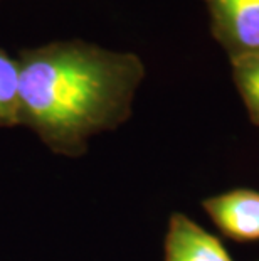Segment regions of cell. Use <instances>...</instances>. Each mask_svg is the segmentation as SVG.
I'll list each match as a JSON object with an SVG mask.
<instances>
[{
    "label": "cell",
    "instance_id": "8992f818",
    "mask_svg": "<svg viewBox=\"0 0 259 261\" xmlns=\"http://www.w3.org/2000/svg\"><path fill=\"white\" fill-rule=\"evenodd\" d=\"M20 125L19 63L0 49V128Z\"/></svg>",
    "mask_w": 259,
    "mask_h": 261
},
{
    "label": "cell",
    "instance_id": "5b68a950",
    "mask_svg": "<svg viewBox=\"0 0 259 261\" xmlns=\"http://www.w3.org/2000/svg\"><path fill=\"white\" fill-rule=\"evenodd\" d=\"M231 77L249 120L259 126V51L229 61Z\"/></svg>",
    "mask_w": 259,
    "mask_h": 261
},
{
    "label": "cell",
    "instance_id": "3957f363",
    "mask_svg": "<svg viewBox=\"0 0 259 261\" xmlns=\"http://www.w3.org/2000/svg\"><path fill=\"white\" fill-rule=\"evenodd\" d=\"M220 232L236 241H259V191L233 189L202 201Z\"/></svg>",
    "mask_w": 259,
    "mask_h": 261
},
{
    "label": "cell",
    "instance_id": "277c9868",
    "mask_svg": "<svg viewBox=\"0 0 259 261\" xmlns=\"http://www.w3.org/2000/svg\"><path fill=\"white\" fill-rule=\"evenodd\" d=\"M163 249V261H234L216 236L182 213L170 216Z\"/></svg>",
    "mask_w": 259,
    "mask_h": 261
},
{
    "label": "cell",
    "instance_id": "6da1fadb",
    "mask_svg": "<svg viewBox=\"0 0 259 261\" xmlns=\"http://www.w3.org/2000/svg\"><path fill=\"white\" fill-rule=\"evenodd\" d=\"M17 63L20 125L66 157H79L93 135L130 118L147 74L136 54L82 41L24 49Z\"/></svg>",
    "mask_w": 259,
    "mask_h": 261
},
{
    "label": "cell",
    "instance_id": "7a4b0ae2",
    "mask_svg": "<svg viewBox=\"0 0 259 261\" xmlns=\"http://www.w3.org/2000/svg\"><path fill=\"white\" fill-rule=\"evenodd\" d=\"M211 34L229 61L259 51V0H202Z\"/></svg>",
    "mask_w": 259,
    "mask_h": 261
}]
</instances>
